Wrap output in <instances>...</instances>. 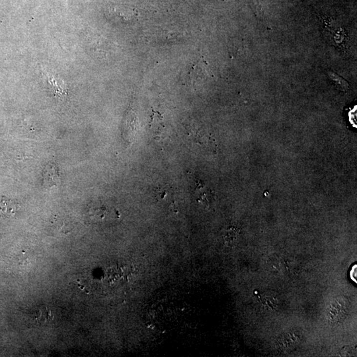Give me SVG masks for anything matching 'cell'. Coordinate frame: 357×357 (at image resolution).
<instances>
[{
	"mask_svg": "<svg viewBox=\"0 0 357 357\" xmlns=\"http://www.w3.org/2000/svg\"><path fill=\"white\" fill-rule=\"evenodd\" d=\"M111 18L122 23H131L138 17L137 9L126 5H115L109 9Z\"/></svg>",
	"mask_w": 357,
	"mask_h": 357,
	"instance_id": "obj_1",
	"label": "cell"
},
{
	"mask_svg": "<svg viewBox=\"0 0 357 357\" xmlns=\"http://www.w3.org/2000/svg\"><path fill=\"white\" fill-rule=\"evenodd\" d=\"M20 208V204L16 200L0 196V217L12 218L18 213Z\"/></svg>",
	"mask_w": 357,
	"mask_h": 357,
	"instance_id": "obj_2",
	"label": "cell"
},
{
	"mask_svg": "<svg viewBox=\"0 0 357 357\" xmlns=\"http://www.w3.org/2000/svg\"><path fill=\"white\" fill-rule=\"evenodd\" d=\"M43 185L46 187H52L57 185L60 182L59 170L55 165L48 164L44 170Z\"/></svg>",
	"mask_w": 357,
	"mask_h": 357,
	"instance_id": "obj_3",
	"label": "cell"
},
{
	"mask_svg": "<svg viewBox=\"0 0 357 357\" xmlns=\"http://www.w3.org/2000/svg\"><path fill=\"white\" fill-rule=\"evenodd\" d=\"M260 302L266 309L269 310H276L280 304L278 296L272 291H267L262 294L260 296Z\"/></svg>",
	"mask_w": 357,
	"mask_h": 357,
	"instance_id": "obj_4",
	"label": "cell"
},
{
	"mask_svg": "<svg viewBox=\"0 0 357 357\" xmlns=\"http://www.w3.org/2000/svg\"><path fill=\"white\" fill-rule=\"evenodd\" d=\"M33 317L36 322L42 325L50 322L53 319L51 310L46 306L39 307L36 310H35L33 313Z\"/></svg>",
	"mask_w": 357,
	"mask_h": 357,
	"instance_id": "obj_5",
	"label": "cell"
},
{
	"mask_svg": "<svg viewBox=\"0 0 357 357\" xmlns=\"http://www.w3.org/2000/svg\"><path fill=\"white\" fill-rule=\"evenodd\" d=\"M239 231L237 228H230L225 231L223 238L225 243L229 246H234L239 239Z\"/></svg>",
	"mask_w": 357,
	"mask_h": 357,
	"instance_id": "obj_6",
	"label": "cell"
},
{
	"mask_svg": "<svg viewBox=\"0 0 357 357\" xmlns=\"http://www.w3.org/2000/svg\"><path fill=\"white\" fill-rule=\"evenodd\" d=\"M329 76H330V78L333 82L335 83V85L340 90L343 91V92H346V91L348 90L349 87V83L343 78H342L341 76H338L337 74L332 72H329Z\"/></svg>",
	"mask_w": 357,
	"mask_h": 357,
	"instance_id": "obj_7",
	"label": "cell"
},
{
	"mask_svg": "<svg viewBox=\"0 0 357 357\" xmlns=\"http://www.w3.org/2000/svg\"><path fill=\"white\" fill-rule=\"evenodd\" d=\"M270 265L276 271L282 270L284 267L283 260L277 256L271 258Z\"/></svg>",
	"mask_w": 357,
	"mask_h": 357,
	"instance_id": "obj_8",
	"label": "cell"
},
{
	"mask_svg": "<svg viewBox=\"0 0 357 357\" xmlns=\"http://www.w3.org/2000/svg\"><path fill=\"white\" fill-rule=\"evenodd\" d=\"M1 234H0V239H1Z\"/></svg>",
	"mask_w": 357,
	"mask_h": 357,
	"instance_id": "obj_9",
	"label": "cell"
}]
</instances>
